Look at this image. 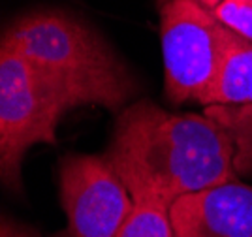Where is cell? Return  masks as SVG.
<instances>
[{
    "mask_svg": "<svg viewBox=\"0 0 252 237\" xmlns=\"http://www.w3.org/2000/svg\"><path fill=\"white\" fill-rule=\"evenodd\" d=\"M203 113L219 123L233 143V169L252 175V102L239 105H205Z\"/></svg>",
    "mask_w": 252,
    "mask_h": 237,
    "instance_id": "ba28073f",
    "label": "cell"
},
{
    "mask_svg": "<svg viewBox=\"0 0 252 237\" xmlns=\"http://www.w3.org/2000/svg\"><path fill=\"white\" fill-rule=\"evenodd\" d=\"M213 13L224 27L252 41V0H222Z\"/></svg>",
    "mask_w": 252,
    "mask_h": 237,
    "instance_id": "30bf717a",
    "label": "cell"
},
{
    "mask_svg": "<svg viewBox=\"0 0 252 237\" xmlns=\"http://www.w3.org/2000/svg\"><path fill=\"white\" fill-rule=\"evenodd\" d=\"M59 196L72 237H117L134 198L105 155H68L59 168Z\"/></svg>",
    "mask_w": 252,
    "mask_h": 237,
    "instance_id": "5b68a950",
    "label": "cell"
},
{
    "mask_svg": "<svg viewBox=\"0 0 252 237\" xmlns=\"http://www.w3.org/2000/svg\"><path fill=\"white\" fill-rule=\"evenodd\" d=\"M105 156L132 198H177L235 181L233 143L205 113H169L151 100L117 113Z\"/></svg>",
    "mask_w": 252,
    "mask_h": 237,
    "instance_id": "6da1fadb",
    "label": "cell"
},
{
    "mask_svg": "<svg viewBox=\"0 0 252 237\" xmlns=\"http://www.w3.org/2000/svg\"><path fill=\"white\" fill-rule=\"evenodd\" d=\"M0 47L63 77L83 105L121 113L139 91L136 77L104 36L64 11L27 13L6 29Z\"/></svg>",
    "mask_w": 252,
    "mask_h": 237,
    "instance_id": "7a4b0ae2",
    "label": "cell"
},
{
    "mask_svg": "<svg viewBox=\"0 0 252 237\" xmlns=\"http://www.w3.org/2000/svg\"><path fill=\"white\" fill-rule=\"evenodd\" d=\"M226 27L213 10L192 0L160 4L164 93L171 103H200L217 73Z\"/></svg>",
    "mask_w": 252,
    "mask_h": 237,
    "instance_id": "277c9868",
    "label": "cell"
},
{
    "mask_svg": "<svg viewBox=\"0 0 252 237\" xmlns=\"http://www.w3.org/2000/svg\"><path fill=\"white\" fill-rule=\"evenodd\" d=\"M169 215L175 237H252V186L235 179L190 192Z\"/></svg>",
    "mask_w": 252,
    "mask_h": 237,
    "instance_id": "8992f818",
    "label": "cell"
},
{
    "mask_svg": "<svg viewBox=\"0 0 252 237\" xmlns=\"http://www.w3.org/2000/svg\"><path fill=\"white\" fill-rule=\"evenodd\" d=\"M79 105V96L63 77L0 47V177L11 192L21 190L29 149L57 143L63 115Z\"/></svg>",
    "mask_w": 252,
    "mask_h": 237,
    "instance_id": "3957f363",
    "label": "cell"
},
{
    "mask_svg": "<svg viewBox=\"0 0 252 237\" xmlns=\"http://www.w3.org/2000/svg\"><path fill=\"white\" fill-rule=\"evenodd\" d=\"M252 102V41L226 27L224 49L201 105H239Z\"/></svg>",
    "mask_w": 252,
    "mask_h": 237,
    "instance_id": "52a82bcc",
    "label": "cell"
},
{
    "mask_svg": "<svg viewBox=\"0 0 252 237\" xmlns=\"http://www.w3.org/2000/svg\"><path fill=\"white\" fill-rule=\"evenodd\" d=\"M169 207L157 198H134V207L117 237H175Z\"/></svg>",
    "mask_w": 252,
    "mask_h": 237,
    "instance_id": "9c48e42d",
    "label": "cell"
},
{
    "mask_svg": "<svg viewBox=\"0 0 252 237\" xmlns=\"http://www.w3.org/2000/svg\"><path fill=\"white\" fill-rule=\"evenodd\" d=\"M55 237H72V234H70V232L66 230V232H61V234H57Z\"/></svg>",
    "mask_w": 252,
    "mask_h": 237,
    "instance_id": "4fadbf2b",
    "label": "cell"
},
{
    "mask_svg": "<svg viewBox=\"0 0 252 237\" xmlns=\"http://www.w3.org/2000/svg\"><path fill=\"white\" fill-rule=\"evenodd\" d=\"M0 237H42L34 228L23 226L13 220H8L2 217V224H0Z\"/></svg>",
    "mask_w": 252,
    "mask_h": 237,
    "instance_id": "8fae6325",
    "label": "cell"
},
{
    "mask_svg": "<svg viewBox=\"0 0 252 237\" xmlns=\"http://www.w3.org/2000/svg\"><path fill=\"white\" fill-rule=\"evenodd\" d=\"M158 2H160V4H164V2H168V0H158ZM192 2H198V4L205 6V8H209V10H215L222 0H192Z\"/></svg>",
    "mask_w": 252,
    "mask_h": 237,
    "instance_id": "7c38bea8",
    "label": "cell"
}]
</instances>
